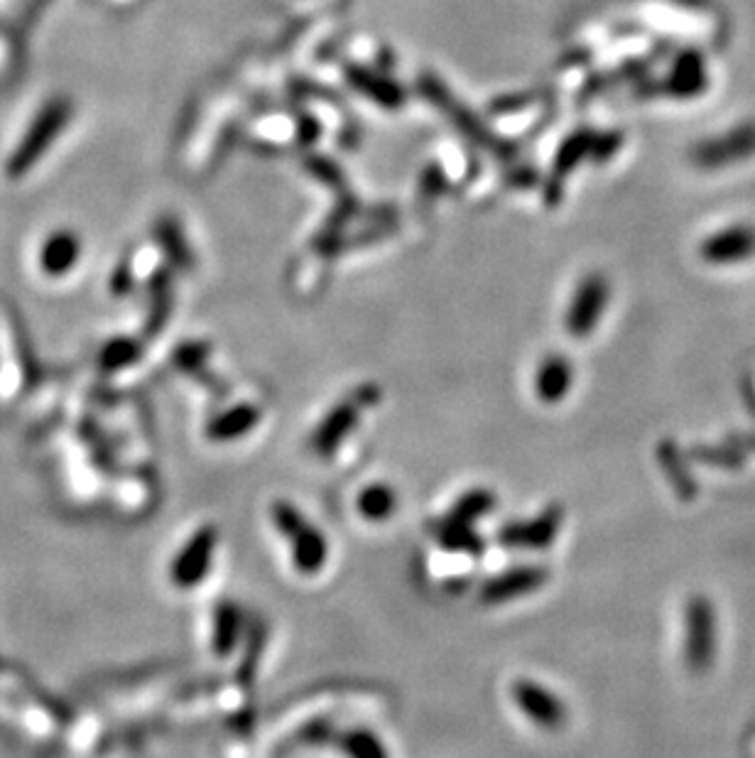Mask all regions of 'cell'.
Returning <instances> with one entry per match:
<instances>
[{
  "label": "cell",
  "mask_w": 755,
  "mask_h": 758,
  "mask_svg": "<svg viewBox=\"0 0 755 758\" xmlns=\"http://www.w3.org/2000/svg\"><path fill=\"white\" fill-rule=\"evenodd\" d=\"M270 518H273L275 530L287 538L292 564H295L299 574L311 578V574H319L325 570L329 558L327 535L305 513L297 511L295 503L275 501L273 509H270Z\"/></svg>",
  "instance_id": "1"
},
{
  "label": "cell",
  "mask_w": 755,
  "mask_h": 758,
  "mask_svg": "<svg viewBox=\"0 0 755 758\" xmlns=\"http://www.w3.org/2000/svg\"><path fill=\"white\" fill-rule=\"evenodd\" d=\"M69 118H72V104H69L67 98L57 96L49 101V104L39 110L37 118L33 120L27 136L20 140L15 153L10 155L5 165V175L10 179L25 177L30 167H33L37 160L47 153L49 145H52L59 138V133H62V128L69 124Z\"/></svg>",
  "instance_id": "2"
},
{
  "label": "cell",
  "mask_w": 755,
  "mask_h": 758,
  "mask_svg": "<svg viewBox=\"0 0 755 758\" xmlns=\"http://www.w3.org/2000/svg\"><path fill=\"white\" fill-rule=\"evenodd\" d=\"M376 400H378L376 390L370 393L358 390L346 400L337 403V406L327 412L325 420L317 424V430L311 432L309 450L321 459L334 457V454L341 450V444L349 440V434L356 430V422L361 420V416H364V410L374 406Z\"/></svg>",
  "instance_id": "3"
},
{
  "label": "cell",
  "mask_w": 755,
  "mask_h": 758,
  "mask_svg": "<svg viewBox=\"0 0 755 758\" xmlns=\"http://www.w3.org/2000/svg\"><path fill=\"white\" fill-rule=\"evenodd\" d=\"M510 695L518 710L526 714L538 730H545V732L565 730L567 716H569L567 707L555 692L547 690L545 685L520 677V680L512 683Z\"/></svg>",
  "instance_id": "4"
},
{
  "label": "cell",
  "mask_w": 755,
  "mask_h": 758,
  "mask_svg": "<svg viewBox=\"0 0 755 758\" xmlns=\"http://www.w3.org/2000/svg\"><path fill=\"white\" fill-rule=\"evenodd\" d=\"M219 533L214 525H204L199 528L182 550L177 552V558L173 562V582L179 590H194L201 582L207 580V574L211 572V562H214Z\"/></svg>",
  "instance_id": "5"
},
{
  "label": "cell",
  "mask_w": 755,
  "mask_h": 758,
  "mask_svg": "<svg viewBox=\"0 0 755 758\" xmlns=\"http://www.w3.org/2000/svg\"><path fill=\"white\" fill-rule=\"evenodd\" d=\"M717 653V614L704 596H694L687 606V665L694 673H704Z\"/></svg>",
  "instance_id": "6"
},
{
  "label": "cell",
  "mask_w": 755,
  "mask_h": 758,
  "mask_svg": "<svg viewBox=\"0 0 755 758\" xmlns=\"http://www.w3.org/2000/svg\"><path fill=\"white\" fill-rule=\"evenodd\" d=\"M562 518L565 513L559 505H547L538 518L508 521L498 530V543L506 550H547L557 540Z\"/></svg>",
  "instance_id": "7"
},
{
  "label": "cell",
  "mask_w": 755,
  "mask_h": 758,
  "mask_svg": "<svg viewBox=\"0 0 755 758\" xmlns=\"http://www.w3.org/2000/svg\"><path fill=\"white\" fill-rule=\"evenodd\" d=\"M550 580V570L540 568V564H520V568H510L506 572L491 578L481 587V602L486 606H498L518 596H526L542 590Z\"/></svg>",
  "instance_id": "8"
},
{
  "label": "cell",
  "mask_w": 755,
  "mask_h": 758,
  "mask_svg": "<svg viewBox=\"0 0 755 758\" xmlns=\"http://www.w3.org/2000/svg\"><path fill=\"white\" fill-rule=\"evenodd\" d=\"M263 420V412L260 408L250 406V403H244V406H234L221 412L214 420L209 422L207 434L209 440L214 442H234L246 438V434L253 432L258 428V422Z\"/></svg>",
  "instance_id": "9"
},
{
  "label": "cell",
  "mask_w": 755,
  "mask_h": 758,
  "mask_svg": "<svg viewBox=\"0 0 755 758\" xmlns=\"http://www.w3.org/2000/svg\"><path fill=\"white\" fill-rule=\"evenodd\" d=\"M240 629H244V614L234 602H219L214 609V629H211V643L219 655H231L238 645Z\"/></svg>",
  "instance_id": "10"
},
{
  "label": "cell",
  "mask_w": 755,
  "mask_h": 758,
  "mask_svg": "<svg viewBox=\"0 0 755 758\" xmlns=\"http://www.w3.org/2000/svg\"><path fill=\"white\" fill-rule=\"evenodd\" d=\"M571 366L562 357H552L542 363L535 378V390L542 403H559L569 393Z\"/></svg>",
  "instance_id": "11"
},
{
  "label": "cell",
  "mask_w": 755,
  "mask_h": 758,
  "mask_svg": "<svg viewBox=\"0 0 755 758\" xmlns=\"http://www.w3.org/2000/svg\"><path fill=\"white\" fill-rule=\"evenodd\" d=\"M432 533H435V540H439L441 548H447L451 552H467V555H481L483 552V538L476 533L473 525L445 518V521L435 523Z\"/></svg>",
  "instance_id": "12"
},
{
  "label": "cell",
  "mask_w": 755,
  "mask_h": 758,
  "mask_svg": "<svg viewBox=\"0 0 755 758\" xmlns=\"http://www.w3.org/2000/svg\"><path fill=\"white\" fill-rule=\"evenodd\" d=\"M334 746L344 758H390L388 746L368 730H346L334 734Z\"/></svg>",
  "instance_id": "13"
},
{
  "label": "cell",
  "mask_w": 755,
  "mask_h": 758,
  "mask_svg": "<svg viewBox=\"0 0 755 758\" xmlns=\"http://www.w3.org/2000/svg\"><path fill=\"white\" fill-rule=\"evenodd\" d=\"M79 256V241L72 234H55L43 246V256H39V266L47 276H64V272L74 266Z\"/></svg>",
  "instance_id": "14"
},
{
  "label": "cell",
  "mask_w": 755,
  "mask_h": 758,
  "mask_svg": "<svg viewBox=\"0 0 755 758\" xmlns=\"http://www.w3.org/2000/svg\"><path fill=\"white\" fill-rule=\"evenodd\" d=\"M398 509V493L392 491L388 483H368V487L358 493L356 511L364 515L370 523L388 521Z\"/></svg>",
  "instance_id": "15"
},
{
  "label": "cell",
  "mask_w": 755,
  "mask_h": 758,
  "mask_svg": "<svg viewBox=\"0 0 755 758\" xmlns=\"http://www.w3.org/2000/svg\"><path fill=\"white\" fill-rule=\"evenodd\" d=\"M493 509H496V493L488 489H471L455 503V509L449 511L447 518L473 525L481 521L483 515H488Z\"/></svg>",
  "instance_id": "16"
}]
</instances>
